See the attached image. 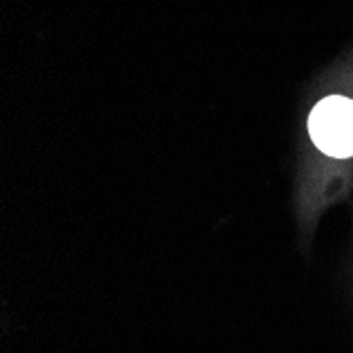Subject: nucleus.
I'll return each instance as SVG.
<instances>
[{"mask_svg":"<svg viewBox=\"0 0 353 353\" xmlns=\"http://www.w3.org/2000/svg\"><path fill=\"white\" fill-rule=\"evenodd\" d=\"M309 134L328 157H353V102L341 95L322 100L309 114Z\"/></svg>","mask_w":353,"mask_h":353,"instance_id":"obj_1","label":"nucleus"}]
</instances>
